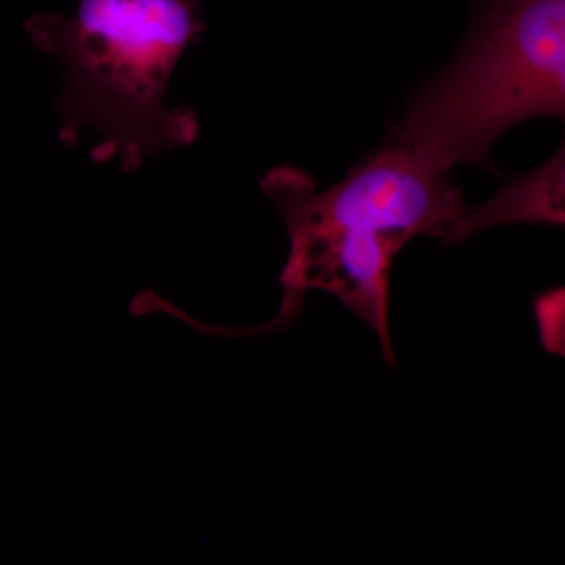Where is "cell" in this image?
Instances as JSON below:
<instances>
[{"label": "cell", "instance_id": "6da1fadb", "mask_svg": "<svg viewBox=\"0 0 565 565\" xmlns=\"http://www.w3.org/2000/svg\"><path fill=\"white\" fill-rule=\"evenodd\" d=\"M449 172L418 152L386 143L327 191L294 169L264 177V192L288 228L281 315H296L305 291L333 294L381 341L394 364L388 330L390 270L394 256L422 234L440 236L465 211Z\"/></svg>", "mask_w": 565, "mask_h": 565}, {"label": "cell", "instance_id": "7a4b0ae2", "mask_svg": "<svg viewBox=\"0 0 565 565\" xmlns=\"http://www.w3.org/2000/svg\"><path fill=\"white\" fill-rule=\"evenodd\" d=\"M206 28L200 0H79L76 13H41L25 32L63 68L58 139L73 147L84 129L103 134L95 162L136 172L156 152L191 145L199 120L169 107L174 66Z\"/></svg>", "mask_w": 565, "mask_h": 565}, {"label": "cell", "instance_id": "3957f363", "mask_svg": "<svg viewBox=\"0 0 565 565\" xmlns=\"http://www.w3.org/2000/svg\"><path fill=\"white\" fill-rule=\"evenodd\" d=\"M565 0H484L449 68L411 103L386 143L449 172L482 162L519 122L563 117Z\"/></svg>", "mask_w": 565, "mask_h": 565}, {"label": "cell", "instance_id": "277c9868", "mask_svg": "<svg viewBox=\"0 0 565 565\" xmlns=\"http://www.w3.org/2000/svg\"><path fill=\"white\" fill-rule=\"evenodd\" d=\"M564 159L561 148L545 166L504 185L489 202L465 207L441 234L445 244H460L482 230L512 223L564 225Z\"/></svg>", "mask_w": 565, "mask_h": 565}, {"label": "cell", "instance_id": "5b68a950", "mask_svg": "<svg viewBox=\"0 0 565 565\" xmlns=\"http://www.w3.org/2000/svg\"><path fill=\"white\" fill-rule=\"evenodd\" d=\"M534 315L546 351L564 355V289L541 294L534 302Z\"/></svg>", "mask_w": 565, "mask_h": 565}]
</instances>
